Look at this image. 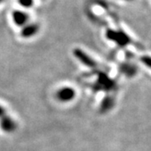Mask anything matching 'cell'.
Returning a JSON list of instances; mask_svg holds the SVG:
<instances>
[{
  "label": "cell",
  "instance_id": "cell-1",
  "mask_svg": "<svg viewBox=\"0 0 151 151\" xmlns=\"http://www.w3.org/2000/svg\"><path fill=\"white\" fill-rule=\"evenodd\" d=\"M92 86V89L95 92H113L118 89V85L116 81L110 78L105 72H98L97 78L96 82L93 83Z\"/></svg>",
  "mask_w": 151,
  "mask_h": 151
},
{
  "label": "cell",
  "instance_id": "cell-2",
  "mask_svg": "<svg viewBox=\"0 0 151 151\" xmlns=\"http://www.w3.org/2000/svg\"><path fill=\"white\" fill-rule=\"evenodd\" d=\"M106 37L110 41L115 43L120 47H125L132 42L129 35L120 29H109L106 32Z\"/></svg>",
  "mask_w": 151,
  "mask_h": 151
},
{
  "label": "cell",
  "instance_id": "cell-3",
  "mask_svg": "<svg viewBox=\"0 0 151 151\" xmlns=\"http://www.w3.org/2000/svg\"><path fill=\"white\" fill-rule=\"evenodd\" d=\"M73 55L81 62V64L86 65V67H88L90 69L97 68V66L98 65V64L97 63V61L92 57H91L87 53H86L84 50H82L81 49H74L73 50Z\"/></svg>",
  "mask_w": 151,
  "mask_h": 151
},
{
  "label": "cell",
  "instance_id": "cell-4",
  "mask_svg": "<svg viewBox=\"0 0 151 151\" xmlns=\"http://www.w3.org/2000/svg\"><path fill=\"white\" fill-rule=\"evenodd\" d=\"M76 92L71 86H63L55 92V98L60 103H70L75 99Z\"/></svg>",
  "mask_w": 151,
  "mask_h": 151
},
{
  "label": "cell",
  "instance_id": "cell-5",
  "mask_svg": "<svg viewBox=\"0 0 151 151\" xmlns=\"http://www.w3.org/2000/svg\"><path fill=\"white\" fill-rule=\"evenodd\" d=\"M11 17L14 24L16 26L20 28L28 24L29 20V15L28 14L27 12L21 9H15L13 11Z\"/></svg>",
  "mask_w": 151,
  "mask_h": 151
},
{
  "label": "cell",
  "instance_id": "cell-6",
  "mask_svg": "<svg viewBox=\"0 0 151 151\" xmlns=\"http://www.w3.org/2000/svg\"><path fill=\"white\" fill-rule=\"evenodd\" d=\"M119 70L122 75L131 78L137 75L139 71V68L135 64L130 61H124L119 65Z\"/></svg>",
  "mask_w": 151,
  "mask_h": 151
},
{
  "label": "cell",
  "instance_id": "cell-7",
  "mask_svg": "<svg viewBox=\"0 0 151 151\" xmlns=\"http://www.w3.org/2000/svg\"><path fill=\"white\" fill-rule=\"evenodd\" d=\"M40 31V25L36 23H28L21 27L20 36L24 39H29L35 36Z\"/></svg>",
  "mask_w": 151,
  "mask_h": 151
},
{
  "label": "cell",
  "instance_id": "cell-8",
  "mask_svg": "<svg viewBox=\"0 0 151 151\" xmlns=\"http://www.w3.org/2000/svg\"><path fill=\"white\" fill-rule=\"evenodd\" d=\"M16 121L9 116L4 115L0 119V129L5 133H13L17 129Z\"/></svg>",
  "mask_w": 151,
  "mask_h": 151
},
{
  "label": "cell",
  "instance_id": "cell-9",
  "mask_svg": "<svg viewBox=\"0 0 151 151\" xmlns=\"http://www.w3.org/2000/svg\"><path fill=\"white\" fill-rule=\"evenodd\" d=\"M116 103V98L112 94H107L103 97L102 102L100 103L99 112L101 113H106L111 111Z\"/></svg>",
  "mask_w": 151,
  "mask_h": 151
},
{
  "label": "cell",
  "instance_id": "cell-10",
  "mask_svg": "<svg viewBox=\"0 0 151 151\" xmlns=\"http://www.w3.org/2000/svg\"><path fill=\"white\" fill-rule=\"evenodd\" d=\"M18 4L23 9H30L35 4V0H18Z\"/></svg>",
  "mask_w": 151,
  "mask_h": 151
},
{
  "label": "cell",
  "instance_id": "cell-11",
  "mask_svg": "<svg viewBox=\"0 0 151 151\" xmlns=\"http://www.w3.org/2000/svg\"><path fill=\"white\" fill-rule=\"evenodd\" d=\"M141 62L144 64V65H145L148 68H150V57L149 56V55H144V56H142L140 58Z\"/></svg>",
  "mask_w": 151,
  "mask_h": 151
},
{
  "label": "cell",
  "instance_id": "cell-12",
  "mask_svg": "<svg viewBox=\"0 0 151 151\" xmlns=\"http://www.w3.org/2000/svg\"><path fill=\"white\" fill-rule=\"evenodd\" d=\"M5 109H4V108H3L2 106H0V118L1 117H3L4 115H5Z\"/></svg>",
  "mask_w": 151,
  "mask_h": 151
},
{
  "label": "cell",
  "instance_id": "cell-13",
  "mask_svg": "<svg viewBox=\"0 0 151 151\" xmlns=\"http://www.w3.org/2000/svg\"><path fill=\"white\" fill-rule=\"evenodd\" d=\"M124 2H131V1H134V0H122Z\"/></svg>",
  "mask_w": 151,
  "mask_h": 151
},
{
  "label": "cell",
  "instance_id": "cell-14",
  "mask_svg": "<svg viewBox=\"0 0 151 151\" xmlns=\"http://www.w3.org/2000/svg\"><path fill=\"white\" fill-rule=\"evenodd\" d=\"M3 1H4V0H0V4H1L3 3Z\"/></svg>",
  "mask_w": 151,
  "mask_h": 151
}]
</instances>
